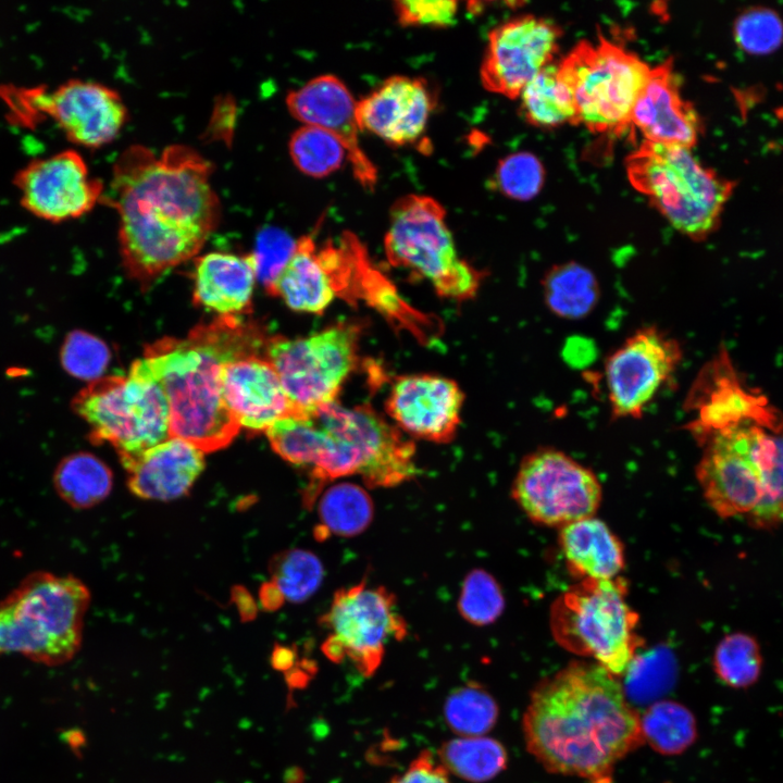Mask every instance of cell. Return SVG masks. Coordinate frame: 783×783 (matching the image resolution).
<instances>
[{
	"label": "cell",
	"mask_w": 783,
	"mask_h": 783,
	"mask_svg": "<svg viewBox=\"0 0 783 783\" xmlns=\"http://www.w3.org/2000/svg\"><path fill=\"white\" fill-rule=\"evenodd\" d=\"M212 172L183 144L159 153L132 145L116 158L100 202L119 214L122 260L133 278L149 283L202 248L221 215Z\"/></svg>",
	"instance_id": "6da1fadb"
},
{
	"label": "cell",
	"mask_w": 783,
	"mask_h": 783,
	"mask_svg": "<svg viewBox=\"0 0 783 783\" xmlns=\"http://www.w3.org/2000/svg\"><path fill=\"white\" fill-rule=\"evenodd\" d=\"M529 751L548 771L606 783L643 742L641 716L616 675L574 661L532 692L522 719Z\"/></svg>",
	"instance_id": "7a4b0ae2"
},
{
	"label": "cell",
	"mask_w": 783,
	"mask_h": 783,
	"mask_svg": "<svg viewBox=\"0 0 783 783\" xmlns=\"http://www.w3.org/2000/svg\"><path fill=\"white\" fill-rule=\"evenodd\" d=\"M261 328L240 316H219L196 326L184 339L163 338L149 345L141 362L162 386L170 412V437L202 452L228 446L240 425L227 408L221 387V365L260 355Z\"/></svg>",
	"instance_id": "3957f363"
},
{
	"label": "cell",
	"mask_w": 783,
	"mask_h": 783,
	"mask_svg": "<svg viewBox=\"0 0 783 783\" xmlns=\"http://www.w3.org/2000/svg\"><path fill=\"white\" fill-rule=\"evenodd\" d=\"M265 434L282 459L309 470L313 500L321 486L339 477L359 475L369 487H393L417 475L413 442L369 405L348 408L336 400L307 418L282 419Z\"/></svg>",
	"instance_id": "277c9868"
},
{
	"label": "cell",
	"mask_w": 783,
	"mask_h": 783,
	"mask_svg": "<svg viewBox=\"0 0 783 783\" xmlns=\"http://www.w3.org/2000/svg\"><path fill=\"white\" fill-rule=\"evenodd\" d=\"M90 602L73 575L36 571L0 601V656L17 654L57 666L78 651Z\"/></svg>",
	"instance_id": "5b68a950"
},
{
	"label": "cell",
	"mask_w": 783,
	"mask_h": 783,
	"mask_svg": "<svg viewBox=\"0 0 783 783\" xmlns=\"http://www.w3.org/2000/svg\"><path fill=\"white\" fill-rule=\"evenodd\" d=\"M625 166L631 185L682 235L703 240L718 227L732 184L691 149L644 140Z\"/></svg>",
	"instance_id": "8992f818"
},
{
	"label": "cell",
	"mask_w": 783,
	"mask_h": 783,
	"mask_svg": "<svg viewBox=\"0 0 783 783\" xmlns=\"http://www.w3.org/2000/svg\"><path fill=\"white\" fill-rule=\"evenodd\" d=\"M622 577L582 580L551 605L549 625L564 649L623 675L642 646L638 614L630 606Z\"/></svg>",
	"instance_id": "52a82bcc"
},
{
	"label": "cell",
	"mask_w": 783,
	"mask_h": 783,
	"mask_svg": "<svg viewBox=\"0 0 783 783\" xmlns=\"http://www.w3.org/2000/svg\"><path fill=\"white\" fill-rule=\"evenodd\" d=\"M71 406L88 424L90 440L112 445L122 463L170 438L165 393L140 359L127 376L90 382Z\"/></svg>",
	"instance_id": "ba28073f"
},
{
	"label": "cell",
	"mask_w": 783,
	"mask_h": 783,
	"mask_svg": "<svg viewBox=\"0 0 783 783\" xmlns=\"http://www.w3.org/2000/svg\"><path fill=\"white\" fill-rule=\"evenodd\" d=\"M384 249L393 266L427 279L445 298L474 297L485 275L459 258L446 211L428 196L407 195L393 204Z\"/></svg>",
	"instance_id": "9c48e42d"
},
{
	"label": "cell",
	"mask_w": 783,
	"mask_h": 783,
	"mask_svg": "<svg viewBox=\"0 0 783 783\" xmlns=\"http://www.w3.org/2000/svg\"><path fill=\"white\" fill-rule=\"evenodd\" d=\"M571 89L579 124L592 133L622 135L650 69L635 53L602 36L579 42L558 63Z\"/></svg>",
	"instance_id": "30bf717a"
},
{
	"label": "cell",
	"mask_w": 783,
	"mask_h": 783,
	"mask_svg": "<svg viewBox=\"0 0 783 783\" xmlns=\"http://www.w3.org/2000/svg\"><path fill=\"white\" fill-rule=\"evenodd\" d=\"M361 327L339 322L306 337H270L264 357L274 366L295 418L334 402L358 362Z\"/></svg>",
	"instance_id": "8fae6325"
},
{
	"label": "cell",
	"mask_w": 783,
	"mask_h": 783,
	"mask_svg": "<svg viewBox=\"0 0 783 783\" xmlns=\"http://www.w3.org/2000/svg\"><path fill=\"white\" fill-rule=\"evenodd\" d=\"M9 120L30 126L50 117L74 144L97 148L112 141L127 119L120 94L97 82L72 78L51 91L44 86H1Z\"/></svg>",
	"instance_id": "7c38bea8"
},
{
	"label": "cell",
	"mask_w": 783,
	"mask_h": 783,
	"mask_svg": "<svg viewBox=\"0 0 783 783\" xmlns=\"http://www.w3.org/2000/svg\"><path fill=\"white\" fill-rule=\"evenodd\" d=\"M321 625L327 631L324 655L335 662L347 658L364 676L377 670L387 643L407 634L393 593L384 586L370 587L365 581L337 591Z\"/></svg>",
	"instance_id": "4fadbf2b"
},
{
	"label": "cell",
	"mask_w": 783,
	"mask_h": 783,
	"mask_svg": "<svg viewBox=\"0 0 783 783\" xmlns=\"http://www.w3.org/2000/svg\"><path fill=\"white\" fill-rule=\"evenodd\" d=\"M511 494L531 521L559 529L595 515L602 497L596 474L552 447L538 448L522 459Z\"/></svg>",
	"instance_id": "5bb4252c"
},
{
	"label": "cell",
	"mask_w": 783,
	"mask_h": 783,
	"mask_svg": "<svg viewBox=\"0 0 783 783\" xmlns=\"http://www.w3.org/2000/svg\"><path fill=\"white\" fill-rule=\"evenodd\" d=\"M683 359L680 341L654 325L626 337L606 359L607 397L613 419H639Z\"/></svg>",
	"instance_id": "9a60e30c"
},
{
	"label": "cell",
	"mask_w": 783,
	"mask_h": 783,
	"mask_svg": "<svg viewBox=\"0 0 783 783\" xmlns=\"http://www.w3.org/2000/svg\"><path fill=\"white\" fill-rule=\"evenodd\" d=\"M561 29L552 21L523 15L494 28L487 40L480 76L494 94L519 98L525 85L549 65Z\"/></svg>",
	"instance_id": "2e32d148"
},
{
	"label": "cell",
	"mask_w": 783,
	"mask_h": 783,
	"mask_svg": "<svg viewBox=\"0 0 783 783\" xmlns=\"http://www.w3.org/2000/svg\"><path fill=\"white\" fill-rule=\"evenodd\" d=\"M13 184L22 207L50 222L82 216L104 192L103 183L90 176L85 160L73 149L29 161L16 172Z\"/></svg>",
	"instance_id": "e0dca14e"
},
{
	"label": "cell",
	"mask_w": 783,
	"mask_h": 783,
	"mask_svg": "<svg viewBox=\"0 0 783 783\" xmlns=\"http://www.w3.org/2000/svg\"><path fill=\"white\" fill-rule=\"evenodd\" d=\"M687 405L696 412V419L687 428L700 443L712 434L743 424H757L770 431L783 426L778 410L767 398L743 386L725 350L699 373Z\"/></svg>",
	"instance_id": "ac0fdd59"
},
{
	"label": "cell",
	"mask_w": 783,
	"mask_h": 783,
	"mask_svg": "<svg viewBox=\"0 0 783 783\" xmlns=\"http://www.w3.org/2000/svg\"><path fill=\"white\" fill-rule=\"evenodd\" d=\"M739 426L706 438L695 469L707 505L722 519L749 515L763 494L762 474L746 451Z\"/></svg>",
	"instance_id": "d6986e66"
},
{
	"label": "cell",
	"mask_w": 783,
	"mask_h": 783,
	"mask_svg": "<svg viewBox=\"0 0 783 783\" xmlns=\"http://www.w3.org/2000/svg\"><path fill=\"white\" fill-rule=\"evenodd\" d=\"M463 391L447 377L431 374L395 378L385 401L387 414L412 437L451 442L461 422Z\"/></svg>",
	"instance_id": "ffe728a7"
},
{
	"label": "cell",
	"mask_w": 783,
	"mask_h": 783,
	"mask_svg": "<svg viewBox=\"0 0 783 783\" xmlns=\"http://www.w3.org/2000/svg\"><path fill=\"white\" fill-rule=\"evenodd\" d=\"M289 113L304 125L323 128L344 145L352 173L358 183L372 190L377 182V170L359 141L360 128L356 104L346 85L334 75L310 79L286 97Z\"/></svg>",
	"instance_id": "44dd1931"
},
{
	"label": "cell",
	"mask_w": 783,
	"mask_h": 783,
	"mask_svg": "<svg viewBox=\"0 0 783 783\" xmlns=\"http://www.w3.org/2000/svg\"><path fill=\"white\" fill-rule=\"evenodd\" d=\"M224 401L240 427L266 432L275 422L295 417L272 363L261 355L246 356L221 365Z\"/></svg>",
	"instance_id": "7402d4cb"
},
{
	"label": "cell",
	"mask_w": 783,
	"mask_h": 783,
	"mask_svg": "<svg viewBox=\"0 0 783 783\" xmlns=\"http://www.w3.org/2000/svg\"><path fill=\"white\" fill-rule=\"evenodd\" d=\"M433 107V96L423 79L399 75L357 101L356 117L360 130L390 145H406L423 134Z\"/></svg>",
	"instance_id": "603a6c76"
},
{
	"label": "cell",
	"mask_w": 783,
	"mask_h": 783,
	"mask_svg": "<svg viewBox=\"0 0 783 783\" xmlns=\"http://www.w3.org/2000/svg\"><path fill=\"white\" fill-rule=\"evenodd\" d=\"M631 126L647 141L688 149L696 144L700 120L694 107L681 95L671 60L650 69L634 104Z\"/></svg>",
	"instance_id": "cb8c5ba5"
},
{
	"label": "cell",
	"mask_w": 783,
	"mask_h": 783,
	"mask_svg": "<svg viewBox=\"0 0 783 783\" xmlns=\"http://www.w3.org/2000/svg\"><path fill=\"white\" fill-rule=\"evenodd\" d=\"M122 464L132 494L165 501L188 493L204 469V457L191 444L170 437Z\"/></svg>",
	"instance_id": "d4e9b609"
},
{
	"label": "cell",
	"mask_w": 783,
	"mask_h": 783,
	"mask_svg": "<svg viewBox=\"0 0 783 783\" xmlns=\"http://www.w3.org/2000/svg\"><path fill=\"white\" fill-rule=\"evenodd\" d=\"M256 265L251 253L210 252L196 260L192 300L221 316L251 311Z\"/></svg>",
	"instance_id": "484cf974"
},
{
	"label": "cell",
	"mask_w": 783,
	"mask_h": 783,
	"mask_svg": "<svg viewBox=\"0 0 783 783\" xmlns=\"http://www.w3.org/2000/svg\"><path fill=\"white\" fill-rule=\"evenodd\" d=\"M269 294L298 312L321 314L337 298L333 270L311 235L296 240L295 250Z\"/></svg>",
	"instance_id": "4316f807"
},
{
	"label": "cell",
	"mask_w": 783,
	"mask_h": 783,
	"mask_svg": "<svg viewBox=\"0 0 783 783\" xmlns=\"http://www.w3.org/2000/svg\"><path fill=\"white\" fill-rule=\"evenodd\" d=\"M558 543L568 571L579 581L611 580L624 568L621 540L595 515L560 527Z\"/></svg>",
	"instance_id": "83f0119b"
},
{
	"label": "cell",
	"mask_w": 783,
	"mask_h": 783,
	"mask_svg": "<svg viewBox=\"0 0 783 783\" xmlns=\"http://www.w3.org/2000/svg\"><path fill=\"white\" fill-rule=\"evenodd\" d=\"M543 299L550 313L564 320L591 314L600 299V285L587 266L568 261L549 268L540 281Z\"/></svg>",
	"instance_id": "f1b7e54d"
},
{
	"label": "cell",
	"mask_w": 783,
	"mask_h": 783,
	"mask_svg": "<svg viewBox=\"0 0 783 783\" xmlns=\"http://www.w3.org/2000/svg\"><path fill=\"white\" fill-rule=\"evenodd\" d=\"M52 483L57 494L69 506L87 509L108 497L113 485L110 468L90 452H74L55 467Z\"/></svg>",
	"instance_id": "f546056e"
},
{
	"label": "cell",
	"mask_w": 783,
	"mask_h": 783,
	"mask_svg": "<svg viewBox=\"0 0 783 783\" xmlns=\"http://www.w3.org/2000/svg\"><path fill=\"white\" fill-rule=\"evenodd\" d=\"M519 98L523 117L534 126L554 128L566 123L579 124L571 89L561 77L558 64L544 67L525 85Z\"/></svg>",
	"instance_id": "4dcf8cb0"
},
{
	"label": "cell",
	"mask_w": 783,
	"mask_h": 783,
	"mask_svg": "<svg viewBox=\"0 0 783 783\" xmlns=\"http://www.w3.org/2000/svg\"><path fill=\"white\" fill-rule=\"evenodd\" d=\"M437 755L449 774L474 783L495 778L507 765L505 747L485 735L449 739L442 744Z\"/></svg>",
	"instance_id": "1f68e13d"
},
{
	"label": "cell",
	"mask_w": 783,
	"mask_h": 783,
	"mask_svg": "<svg viewBox=\"0 0 783 783\" xmlns=\"http://www.w3.org/2000/svg\"><path fill=\"white\" fill-rule=\"evenodd\" d=\"M644 741L662 755H679L697 738V722L693 712L673 700H658L649 705L641 717Z\"/></svg>",
	"instance_id": "d6a6232c"
},
{
	"label": "cell",
	"mask_w": 783,
	"mask_h": 783,
	"mask_svg": "<svg viewBox=\"0 0 783 783\" xmlns=\"http://www.w3.org/2000/svg\"><path fill=\"white\" fill-rule=\"evenodd\" d=\"M373 514V501L364 488L352 483L332 486L319 505L321 536L324 532L344 537L358 535L370 525Z\"/></svg>",
	"instance_id": "836d02e7"
},
{
	"label": "cell",
	"mask_w": 783,
	"mask_h": 783,
	"mask_svg": "<svg viewBox=\"0 0 783 783\" xmlns=\"http://www.w3.org/2000/svg\"><path fill=\"white\" fill-rule=\"evenodd\" d=\"M269 585L282 601L300 602L320 587L324 570L320 559L309 550L289 549L273 557L270 562Z\"/></svg>",
	"instance_id": "e575fe53"
},
{
	"label": "cell",
	"mask_w": 783,
	"mask_h": 783,
	"mask_svg": "<svg viewBox=\"0 0 783 783\" xmlns=\"http://www.w3.org/2000/svg\"><path fill=\"white\" fill-rule=\"evenodd\" d=\"M762 663L758 641L744 632L725 635L718 643L712 658L718 679L734 689L753 686L760 678Z\"/></svg>",
	"instance_id": "d590c367"
},
{
	"label": "cell",
	"mask_w": 783,
	"mask_h": 783,
	"mask_svg": "<svg viewBox=\"0 0 783 783\" xmlns=\"http://www.w3.org/2000/svg\"><path fill=\"white\" fill-rule=\"evenodd\" d=\"M498 705L477 683L455 688L444 704V718L459 736H483L497 722Z\"/></svg>",
	"instance_id": "8d00e7d4"
},
{
	"label": "cell",
	"mask_w": 783,
	"mask_h": 783,
	"mask_svg": "<svg viewBox=\"0 0 783 783\" xmlns=\"http://www.w3.org/2000/svg\"><path fill=\"white\" fill-rule=\"evenodd\" d=\"M288 151L294 164L313 177H324L335 172L347 157L337 137L312 125H303L291 134Z\"/></svg>",
	"instance_id": "74e56055"
},
{
	"label": "cell",
	"mask_w": 783,
	"mask_h": 783,
	"mask_svg": "<svg viewBox=\"0 0 783 783\" xmlns=\"http://www.w3.org/2000/svg\"><path fill=\"white\" fill-rule=\"evenodd\" d=\"M675 674V661L668 651L659 649L637 654L623 674L622 688L629 703L651 705L671 688Z\"/></svg>",
	"instance_id": "f35d334b"
},
{
	"label": "cell",
	"mask_w": 783,
	"mask_h": 783,
	"mask_svg": "<svg viewBox=\"0 0 783 783\" xmlns=\"http://www.w3.org/2000/svg\"><path fill=\"white\" fill-rule=\"evenodd\" d=\"M505 609V597L496 579L483 569L472 570L463 580L458 610L476 626L495 622Z\"/></svg>",
	"instance_id": "ab89813d"
},
{
	"label": "cell",
	"mask_w": 783,
	"mask_h": 783,
	"mask_svg": "<svg viewBox=\"0 0 783 783\" xmlns=\"http://www.w3.org/2000/svg\"><path fill=\"white\" fill-rule=\"evenodd\" d=\"M746 519L759 531H771L783 524V426L770 431V464L763 475L762 498Z\"/></svg>",
	"instance_id": "60d3db41"
},
{
	"label": "cell",
	"mask_w": 783,
	"mask_h": 783,
	"mask_svg": "<svg viewBox=\"0 0 783 783\" xmlns=\"http://www.w3.org/2000/svg\"><path fill=\"white\" fill-rule=\"evenodd\" d=\"M60 357L69 374L94 382L102 377L111 352L102 339L84 331H73L65 337Z\"/></svg>",
	"instance_id": "b9f144b4"
},
{
	"label": "cell",
	"mask_w": 783,
	"mask_h": 783,
	"mask_svg": "<svg viewBox=\"0 0 783 783\" xmlns=\"http://www.w3.org/2000/svg\"><path fill=\"white\" fill-rule=\"evenodd\" d=\"M545 170L539 159L530 152H517L504 158L496 169V187L514 200L534 198L544 184Z\"/></svg>",
	"instance_id": "7bdbcfd3"
},
{
	"label": "cell",
	"mask_w": 783,
	"mask_h": 783,
	"mask_svg": "<svg viewBox=\"0 0 783 783\" xmlns=\"http://www.w3.org/2000/svg\"><path fill=\"white\" fill-rule=\"evenodd\" d=\"M734 37L746 52L768 53L774 51L783 41V22L771 9H748L736 18Z\"/></svg>",
	"instance_id": "ee69618b"
},
{
	"label": "cell",
	"mask_w": 783,
	"mask_h": 783,
	"mask_svg": "<svg viewBox=\"0 0 783 783\" xmlns=\"http://www.w3.org/2000/svg\"><path fill=\"white\" fill-rule=\"evenodd\" d=\"M295 247L296 240L281 228L268 226L258 234L251 254L257 278L268 291L290 259Z\"/></svg>",
	"instance_id": "f6af8a7d"
},
{
	"label": "cell",
	"mask_w": 783,
	"mask_h": 783,
	"mask_svg": "<svg viewBox=\"0 0 783 783\" xmlns=\"http://www.w3.org/2000/svg\"><path fill=\"white\" fill-rule=\"evenodd\" d=\"M456 1H395L394 11L402 26L446 27L455 23Z\"/></svg>",
	"instance_id": "bcb514c9"
},
{
	"label": "cell",
	"mask_w": 783,
	"mask_h": 783,
	"mask_svg": "<svg viewBox=\"0 0 783 783\" xmlns=\"http://www.w3.org/2000/svg\"><path fill=\"white\" fill-rule=\"evenodd\" d=\"M389 783H451V781L447 770L435 760L433 754L423 750Z\"/></svg>",
	"instance_id": "7dc6e473"
}]
</instances>
